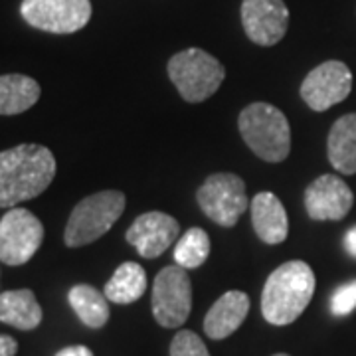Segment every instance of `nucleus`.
<instances>
[{
    "label": "nucleus",
    "mask_w": 356,
    "mask_h": 356,
    "mask_svg": "<svg viewBox=\"0 0 356 356\" xmlns=\"http://www.w3.org/2000/svg\"><path fill=\"white\" fill-rule=\"evenodd\" d=\"M56 177V159L48 147L18 145L0 153V208L36 198Z\"/></svg>",
    "instance_id": "f257e3e1"
},
{
    "label": "nucleus",
    "mask_w": 356,
    "mask_h": 356,
    "mask_svg": "<svg viewBox=\"0 0 356 356\" xmlns=\"http://www.w3.org/2000/svg\"><path fill=\"white\" fill-rule=\"evenodd\" d=\"M315 293V273L309 264L293 259L280 266L264 285L261 313L269 325L285 327L301 317Z\"/></svg>",
    "instance_id": "f03ea898"
},
{
    "label": "nucleus",
    "mask_w": 356,
    "mask_h": 356,
    "mask_svg": "<svg viewBox=\"0 0 356 356\" xmlns=\"http://www.w3.org/2000/svg\"><path fill=\"white\" fill-rule=\"evenodd\" d=\"M245 145L266 163H281L291 151V127L287 117L275 105L255 102L238 119Z\"/></svg>",
    "instance_id": "7ed1b4c3"
},
{
    "label": "nucleus",
    "mask_w": 356,
    "mask_h": 356,
    "mask_svg": "<svg viewBox=\"0 0 356 356\" xmlns=\"http://www.w3.org/2000/svg\"><path fill=\"white\" fill-rule=\"evenodd\" d=\"M127 198L119 191L95 192L83 198L72 210L65 224L64 242L70 248H81L99 240L125 212Z\"/></svg>",
    "instance_id": "20e7f679"
},
{
    "label": "nucleus",
    "mask_w": 356,
    "mask_h": 356,
    "mask_svg": "<svg viewBox=\"0 0 356 356\" xmlns=\"http://www.w3.org/2000/svg\"><path fill=\"white\" fill-rule=\"evenodd\" d=\"M168 77L180 97L188 103H202L216 93L226 70L216 58L200 48H188L168 60Z\"/></svg>",
    "instance_id": "39448f33"
},
{
    "label": "nucleus",
    "mask_w": 356,
    "mask_h": 356,
    "mask_svg": "<svg viewBox=\"0 0 356 356\" xmlns=\"http://www.w3.org/2000/svg\"><path fill=\"white\" fill-rule=\"evenodd\" d=\"M196 202L206 216L224 228H234L250 206L245 182L232 172H216L206 178L196 191Z\"/></svg>",
    "instance_id": "423d86ee"
},
{
    "label": "nucleus",
    "mask_w": 356,
    "mask_h": 356,
    "mask_svg": "<svg viewBox=\"0 0 356 356\" xmlns=\"http://www.w3.org/2000/svg\"><path fill=\"white\" fill-rule=\"evenodd\" d=\"M151 303L161 327L177 329L186 323L192 309V283L184 267L166 266L156 273Z\"/></svg>",
    "instance_id": "0eeeda50"
},
{
    "label": "nucleus",
    "mask_w": 356,
    "mask_h": 356,
    "mask_svg": "<svg viewBox=\"0 0 356 356\" xmlns=\"http://www.w3.org/2000/svg\"><path fill=\"white\" fill-rule=\"evenodd\" d=\"M44 242V226L26 208H13L0 218V261L24 266Z\"/></svg>",
    "instance_id": "6e6552de"
},
{
    "label": "nucleus",
    "mask_w": 356,
    "mask_h": 356,
    "mask_svg": "<svg viewBox=\"0 0 356 356\" xmlns=\"http://www.w3.org/2000/svg\"><path fill=\"white\" fill-rule=\"evenodd\" d=\"M20 14L32 28L50 34H74L91 18L89 0H22Z\"/></svg>",
    "instance_id": "1a4fd4ad"
},
{
    "label": "nucleus",
    "mask_w": 356,
    "mask_h": 356,
    "mask_svg": "<svg viewBox=\"0 0 356 356\" xmlns=\"http://www.w3.org/2000/svg\"><path fill=\"white\" fill-rule=\"evenodd\" d=\"M353 91V74L348 65L329 60L309 72L301 83V97L313 111H327L344 102Z\"/></svg>",
    "instance_id": "9d476101"
},
{
    "label": "nucleus",
    "mask_w": 356,
    "mask_h": 356,
    "mask_svg": "<svg viewBox=\"0 0 356 356\" xmlns=\"http://www.w3.org/2000/svg\"><path fill=\"white\" fill-rule=\"evenodd\" d=\"M242 24L254 44L269 48L287 34L289 10L283 0H243Z\"/></svg>",
    "instance_id": "9b49d317"
},
{
    "label": "nucleus",
    "mask_w": 356,
    "mask_h": 356,
    "mask_svg": "<svg viewBox=\"0 0 356 356\" xmlns=\"http://www.w3.org/2000/svg\"><path fill=\"white\" fill-rule=\"evenodd\" d=\"M180 236V226L175 218L165 212H145L129 226L127 242L137 250L145 259H154L163 255L177 242Z\"/></svg>",
    "instance_id": "f8f14e48"
},
{
    "label": "nucleus",
    "mask_w": 356,
    "mask_h": 356,
    "mask_svg": "<svg viewBox=\"0 0 356 356\" xmlns=\"http://www.w3.org/2000/svg\"><path fill=\"white\" fill-rule=\"evenodd\" d=\"M355 204V194L343 178L323 175L305 191V210L311 220H343Z\"/></svg>",
    "instance_id": "ddd939ff"
},
{
    "label": "nucleus",
    "mask_w": 356,
    "mask_h": 356,
    "mask_svg": "<svg viewBox=\"0 0 356 356\" xmlns=\"http://www.w3.org/2000/svg\"><path fill=\"white\" fill-rule=\"evenodd\" d=\"M252 224L264 243L277 245L289 236V218L281 200L273 192H259L250 202Z\"/></svg>",
    "instance_id": "4468645a"
},
{
    "label": "nucleus",
    "mask_w": 356,
    "mask_h": 356,
    "mask_svg": "<svg viewBox=\"0 0 356 356\" xmlns=\"http://www.w3.org/2000/svg\"><path fill=\"white\" fill-rule=\"evenodd\" d=\"M250 313V297L243 291H228L218 299L204 318V332L222 341L240 329Z\"/></svg>",
    "instance_id": "2eb2a0df"
},
{
    "label": "nucleus",
    "mask_w": 356,
    "mask_h": 356,
    "mask_svg": "<svg viewBox=\"0 0 356 356\" xmlns=\"http://www.w3.org/2000/svg\"><path fill=\"white\" fill-rule=\"evenodd\" d=\"M42 307L34 291L14 289L0 293V323L20 331H34L42 323Z\"/></svg>",
    "instance_id": "dca6fc26"
},
{
    "label": "nucleus",
    "mask_w": 356,
    "mask_h": 356,
    "mask_svg": "<svg viewBox=\"0 0 356 356\" xmlns=\"http://www.w3.org/2000/svg\"><path fill=\"white\" fill-rule=\"evenodd\" d=\"M331 165L343 175H356V113L343 115L332 123L327 139Z\"/></svg>",
    "instance_id": "f3484780"
},
{
    "label": "nucleus",
    "mask_w": 356,
    "mask_h": 356,
    "mask_svg": "<svg viewBox=\"0 0 356 356\" xmlns=\"http://www.w3.org/2000/svg\"><path fill=\"white\" fill-rule=\"evenodd\" d=\"M40 83L24 74L0 76V115H18L40 99Z\"/></svg>",
    "instance_id": "a211bd4d"
},
{
    "label": "nucleus",
    "mask_w": 356,
    "mask_h": 356,
    "mask_svg": "<svg viewBox=\"0 0 356 356\" xmlns=\"http://www.w3.org/2000/svg\"><path fill=\"white\" fill-rule=\"evenodd\" d=\"M67 301L77 318L89 329H102L107 325V321H109V303L107 301L109 299L105 297V293L97 291L88 283H79L70 289Z\"/></svg>",
    "instance_id": "6ab92c4d"
},
{
    "label": "nucleus",
    "mask_w": 356,
    "mask_h": 356,
    "mask_svg": "<svg viewBox=\"0 0 356 356\" xmlns=\"http://www.w3.org/2000/svg\"><path fill=\"white\" fill-rule=\"evenodd\" d=\"M147 289V273L135 261H125L115 269L111 280L105 285V297L117 305H129L143 297Z\"/></svg>",
    "instance_id": "aec40b11"
},
{
    "label": "nucleus",
    "mask_w": 356,
    "mask_h": 356,
    "mask_svg": "<svg viewBox=\"0 0 356 356\" xmlns=\"http://www.w3.org/2000/svg\"><path fill=\"white\" fill-rule=\"evenodd\" d=\"M210 255V238L202 228L186 229L175 245V261L184 269H196Z\"/></svg>",
    "instance_id": "412c9836"
},
{
    "label": "nucleus",
    "mask_w": 356,
    "mask_h": 356,
    "mask_svg": "<svg viewBox=\"0 0 356 356\" xmlns=\"http://www.w3.org/2000/svg\"><path fill=\"white\" fill-rule=\"evenodd\" d=\"M170 356H210V353L196 332L178 331L170 343Z\"/></svg>",
    "instance_id": "4be33fe9"
},
{
    "label": "nucleus",
    "mask_w": 356,
    "mask_h": 356,
    "mask_svg": "<svg viewBox=\"0 0 356 356\" xmlns=\"http://www.w3.org/2000/svg\"><path fill=\"white\" fill-rule=\"evenodd\" d=\"M356 309V280L346 281L337 287L331 297V311L337 317L350 315Z\"/></svg>",
    "instance_id": "5701e85b"
},
{
    "label": "nucleus",
    "mask_w": 356,
    "mask_h": 356,
    "mask_svg": "<svg viewBox=\"0 0 356 356\" xmlns=\"http://www.w3.org/2000/svg\"><path fill=\"white\" fill-rule=\"evenodd\" d=\"M18 343L8 334H0V356H16Z\"/></svg>",
    "instance_id": "b1692460"
},
{
    "label": "nucleus",
    "mask_w": 356,
    "mask_h": 356,
    "mask_svg": "<svg viewBox=\"0 0 356 356\" xmlns=\"http://www.w3.org/2000/svg\"><path fill=\"white\" fill-rule=\"evenodd\" d=\"M56 356H93L91 348L83 346V344H74V346H65Z\"/></svg>",
    "instance_id": "393cba45"
},
{
    "label": "nucleus",
    "mask_w": 356,
    "mask_h": 356,
    "mask_svg": "<svg viewBox=\"0 0 356 356\" xmlns=\"http://www.w3.org/2000/svg\"><path fill=\"white\" fill-rule=\"evenodd\" d=\"M344 250L353 257H356V226L348 228V232L344 234Z\"/></svg>",
    "instance_id": "a878e982"
},
{
    "label": "nucleus",
    "mask_w": 356,
    "mask_h": 356,
    "mask_svg": "<svg viewBox=\"0 0 356 356\" xmlns=\"http://www.w3.org/2000/svg\"><path fill=\"white\" fill-rule=\"evenodd\" d=\"M273 356H289V355H273Z\"/></svg>",
    "instance_id": "bb28decb"
}]
</instances>
